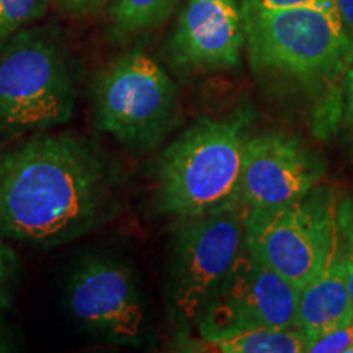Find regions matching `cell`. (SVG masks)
Here are the masks:
<instances>
[{"instance_id":"e0dca14e","label":"cell","mask_w":353,"mask_h":353,"mask_svg":"<svg viewBox=\"0 0 353 353\" xmlns=\"http://www.w3.org/2000/svg\"><path fill=\"white\" fill-rule=\"evenodd\" d=\"M337 224L339 232H341L343 259H345L348 291H350L353 306V196L343 198L342 201H339Z\"/></svg>"},{"instance_id":"277c9868","label":"cell","mask_w":353,"mask_h":353,"mask_svg":"<svg viewBox=\"0 0 353 353\" xmlns=\"http://www.w3.org/2000/svg\"><path fill=\"white\" fill-rule=\"evenodd\" d=\"M244 13L250 64L263 77L319 85L345 77L353 64V37L339 15L293 7Z\"/></svg>"},{"instance_id":"5bb4252c","label":"cell","mask_w":353,"mask_h":353,"mask_svg":"<svg viewBox=\"0 0 353 353\" xmlns=\"http://www.w3.org/2000/svg\"><path fill=\"white\" fill-rule=\"evenodd\" d=\"M182 0H112L110 26L117 37H134L156 28Z\"/></svg>"},{"instance_id":"ba28073f","label":"cell","mask_w":353,"mask_h":353,"mask_svg":"<svg viewBox=\"0 0 353 353\" xmlns=\"http://www.w3.org/2000/svg\"><path fill=\"white\" fill-rule=\"evenodd\" d=\"M64 304L79 329L110 345H143L148 312L134 273L123 260L90 252L70 267Z\"/></svg>"},{"instance_id":"8992f818","label":"cell","mask_w":353,"mask_h":353,"mask_svg":"<svg viewBox=\"0 0 353 353\" xmlns=\"http://www.w3.org/2000/svg\"><path fill=\"white\" fill-rule=\"evenodd\" d=\"M90 101L97 130L134 151L161 144L179 113L169 72L139 48L123 52L97 74Z\"/></svg>"},{"instance_id":"d6986e66","label":"cell","mask_w":353,"mask_h":353,"mask_svg":"<svg viewBox=\"0 0 353 353\" xmlns=\"http://www.w3.org/2000/svg\"><path fill=\"white\" fill-rule=\"evenodd\" d=\"M242 12L250 10H275V8H293V7H312L319 8L332 15L341 13L335 6V0H239Z\"/></svg>"},{"instance_id":"ac0fdd59","label":"cell","mask_w":353,"mask_h":353,"mask_svg":"<svg viewBox=\"0 0 353 353\" xmlns=\"http://www.w3.org/2000/svg\"><path fill=\"white\" fill-rule=\"evenodd\" d=\"M311 353H353V321L321 335L307 345Z\"/></svg>"},{"instance_id":"44dd1931","label":"cell","mask_w":353,"mask_h":353,"mask_svg":"<svg viewBox=\"0 0 353 353\" xmlns=\"http://www.w3.org/2000/svg\"><path fill=\"white\" fill-rule=\"evenodd\" d=\"M17 335L13 332L12 325L8 324L3 317L2 312H0V353H12L17 352Z\"/></svg>"},{"instance_id":"ffe728a7","label":"cell","mask_w":353,"mask_h":353,"mask_svg":"<svg viewBox=\"0 0 353 353\" xmlns=\"http://www.w3.org/2000/svg\"><path fill=\"white\" fill-rule=\"evenodd\" d=\"M59 7L72 15H88L95 13L107 0H56Z\"/></svg>"},{"instance_id":"4fadbf2b","label":"cell","mask_w":353,"mask_h":353,"mask_svg":"<svg viewBox=\"0 0 353 353\" xmlns=\"http://www.w3.org/2000/svg\"><path fill=\"white\" fill-rule=\"evenodd\" d=\"M190 347L223 353H299L306 352V341L296 327L254 329L226 335L210 342H190ZM195 348V350H198Z\"/></svg>"},{"instance_id":"8fae6325","label":"cell","mask_w":353,"mask_h":353,"mask_svg":"<svg viewBox=\"0 0 353 353\" xmlns=\"http://www.w3.org/2000/svg\"><path fill=\"white\" fill-rule=\"evenodd\" d=\"M324 165L301 141L281 131L247 139L241 179L245 210L296 201L317 187Z\"/></svg>"},{"instance_id":"2e32d148","label":"cell","mask_w":353,"mask_h":353,"mask_svg":"<svg viewBox=\"0 0 353 353\" xmlns=\"http://www.w3.org/2000/svg\"><path fill=\"white\" fill-rule=\"evenodd\" d=\"M20 278V260L0 237V312L13 301Z\"/></svg>"},{"instance_id":"5b68a950","label":"cell","mask_w":353,"mask_h":353,"mask_svg":"<svg viewBox=\"0 0 353 353\" xmlns=\"http://www.w3.org/2000/svg\"><path fill=\"white\" fill-rule=\"evenodd\" d=\"M242 203L179 221L167 247V316L183 334L196 327L244 245Z\"/></svg>"},{"instance_id":"9c48e42d","label":"cell","mask_w":353,"mask_h":353,"mask_svg":"<svg viewBox=\"0 0 353 353\" xmlns=\"http://www.w3.org/2000/svg\"><path fill=\"white\" fill-rule=\"evenodd\" d=\"M299 290L242 245L214 298L196 324L198 339L210 342L254 329L296 327Z\"/></svg>"},{"instance_id":"7c38bea8","label":"cell","mask_w":353,"mask_h":353,"mask_svg":"<svg viewBox=\"0 0 353 353\" xmlns=\"http://www.w3.org/2000/svg\"><path fill=\"white\" fill-rule=\"evenodd\" d=\"M352 321L353 306L339 232L321 270L299 291L296 329L303 334L307 350L309 343L321 335Z\"/></svg>"},{"instance_id":"3957f363","label":"cell","mask_w":353,"mask_h":353,"mask_svg":"<svg viewBox=\"0 0 353 353\" xmlns=\"http://www.w3.org/2000/svg\"><path fill=\"white\" fill-rule=\"evenodd\" d=\"M247 114L196 121L157 161L156 195L162 213L193 218L241 203Z\"/></svg>"},{"instance_id":"52a82bcc","label":"cell","mask_w":353,"mask_h":353,"mask_svg":"<svg viewBox=\"0 0 353 353\" xmlns=\"http://www.w3.org/2000/svg\"><path fill=\"white\" fill-rule=\"evenodd\" d=\"M337 205L329 190L314 187L286 205L245 210L244 244L301 291L321 270L337 239Z\"/></svg>"},{"instance_id":"30bf717a","label":"cell","mask_w":353,"mask_h":353,"mask_svg":"<svg viewBox=\"0 0 353 353\" xmlns=\"http://www.w3.org/2000/svg\"><path fill=\"white\" fill-rule=\"evenodd\" d=\"M245 46L239 0H185L167 38L165 56L182 76L236 68Z\"/></svg>"},{"instance_id":"6da1fadb","label":"cell","mask_w":353,"mask_h":353,"mask_svg":"<svg viewBox=\"0 0 353 353\" xmlns=\"http://www.w3.org/2000/svg\"><path fill=\"white\" fill-rule=\"evenodd\" d=\"M117 203V169L82 136L37 132L0 154V237L68 244L107 223Z\"/></svg>"},{"instance_id":"9a60e30c","label":"cell","mask_w":353,"mask_h":353,"mask_svg":"<svg viewBox=\"0 0 353 353\" xmlns=\"http://www.w3.org/2000/svg\"><path fill=\"white\" fill-rule=\"evenodd\" d=\"M50 0H0V43L46 15Z\"/></svg>"},{"instance_id":"603a6c76","label":"cell","mask_w":353,"mask_h":353,"mask_svg":"<svg viewBox=\"0 0 353 353\" xmlns=\"http://www.w3.org/2000/svg\"><path fill=\"white\" fill-rule=\"evenodd\" d=\"M335 6L341 13V19L347 32L353 37V0H335Z\"/></svg>"},{"instance_id":"7a4b0ae2","label":"cell","mask_w":353,"mask_h":353,"mask_svg":"<svg viewBox=\"0 0 353 353\" xmlns=\"http://www.w3.org/2000/svg\"><path fill=\"white\" fill-rule=\"evenodd\" d=\"M76 99L74 61L57 26L32 25L0 43V136L64 125Z\"/></svg>"},{"instance_id":"7402d4cb","label":"cell","mask_w":353,"mask_h":353,"mask_svg":"<svg viewBox=\"0 0 353 353\" xmlns=\"http://www.w3.org/2000/svg\"><path fill=\"white\" fill-rule=\"evenodd\" d=\"M343 92H345L347 117H348V121H350L353 126V64L352 68L347 70L345 77H343Z\"/></svg>"}]
</instances>
